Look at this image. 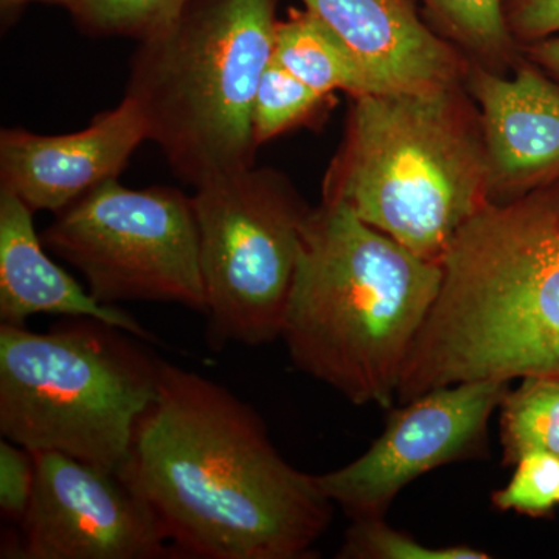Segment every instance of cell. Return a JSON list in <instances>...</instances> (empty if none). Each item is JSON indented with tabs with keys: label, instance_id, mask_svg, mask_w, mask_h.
Wrapping results in <instances>:
<instances>
[{
	"label": "cell",
	"instance_id": "5b68a950",
	"mask_svg": "<svg viewBox=\"0 0 559 559\" xmlns=\"http://www.w3.org/2000/svg\"><path fill=\"white\" fill-rule=\"evenodd\" d=\"M275 31L274 0H191L135 50L127 97L190 186L253 167V103Z\"/></svg>",
	"mask_w": 559,
	"mask_h": 559
},
{
	"label": "cell",
	"instance_id": "2e32d148",
	"mask_svg": "<svg viewBox=\"0 0 559 559\" xmlns=\"http://www.w3.org/2000/svg\"><path fill=\"white\" fill-rule=\"evenodd\" d=\"M500 407L506 465H516L532 452L559 457V377L524 378Z\"/></svg>",
	"mask_w": 559,
	"mask_h": 559
},
{
	"label": "cell",
	"instance_id": "e0dca14e",
	"mask_svg": "<svg viewBox=\"0 0 559 559\" xmlns=\"http://www.w3.org/2000/svg\"><path fill=\"white\" fill-rule=\"evenodd\" d=\"M191 0H79L72 13L94 35L140 40L167 31Z\"/></svg>",
	"mask_w": 559,
	"mask_h": 559
},
{
	"label": "cell",
	"instance_id": "8992f818",
	"mask_svg": "<svg viewBox=\"0 0 559 559\" xmlns=\"http://www.w3.org/2000/svg\"><path fill=\"white\" fill-rule=\"evenodd\" d=\"M162 360L117 326L79 318L47 333L0 325V432L109 473L130 459L159 395Z\"/></svg>",
	"mask_w": 559,
	"mask_h": 559
},
{
	"label": "cell",
	"instance_id": "3957f363",
	"mask_svg": "<svg viewBox=\"0 0 559 559\" xmlns=\"http://www.w3.org/2000/svg\"><path fill=\"white\" fill-rule=\"evenodd\" d=\"M443 267L325 201L301 231L282 337L297 369L356 406L390 409Z\"/></svg>",
	"mask_w": 559,
	"mask_h": 559
},
{
	"label": "cell",
	"instance_id": "30bf717a",
	"mask_svg": "<svg viewBox=\"0 0 559 559\" xmlns=\"http://www.w3.org/2000/svg\"><path fill=\"white\" fill-rule=\"evenodd\" d=\"M25 559H157L178 554L159 520L119 474L57 451H35Z\"/></svg>",
	"mask_w": 559,
	"mask_h": 559
},
{
	"label": "cell",
	"instance_id": "d6986e66",
	"mask_svg": "<svg viewBox=\"0 0 559 559\" xmlns=\"http://www.w3.org/2000/svg\"><path fill=\"white\" fill-rule=\"evenodd\" d=\"M341 559H488L473 547H429L389 527L384 518L353 521L337 551Z\"/></svg>",
	"mask_w": 559,
	"mask_h": 559
},
{
	"label": "cell",
	"instance_id": "9a60e30c",
	"mask_svg": "<svg viewBox=\"0 0 559 559\" xmlns=\"http://www.w3.org/2000/svg\"><path fill=\"white\" fill-rule=\"evenodd\" d=\"M274 60L323 97L334 91L378 94L347 47L310 11L277 22Z\"/></svg>",
	"mask_w": 559,
	"mask_h": 559
},
{
	"label": "cell",
	"instance_id": "d4e9b609",
	"mask_svg": "<svg viewBox=\"0 0 559 559\" xmlns=\"http://www.w3.org/2000/svg\"><path fill=\"white\" fill-rule=\"evenodd\" d=\"M32 2L51 3V5H62L73 10V7L76 5L79 0H0V3H2L5 10L20 9V7L27 5V3Z\"/></svg>",
	"mask_w": 559,
	"mask_h": 559
},
{
	"label": "cell",
	"instance_id": "6da1fadb",
	"mask_svg": "<svg viewBox=\"0 0 559 559\" xmlns=\"http://www.w3.org/2000/svg\"><path fill=\"white\" fill-rule=\"evenodd\" d=\"M117 474L180 557L307 559L333 520L316 476L280 455L252 407L173 364Z\"/></svg>",
	"mask_w": 559,
	"mask_h": 559
},
{
	"label": "cell",
	"instance_id": "5bb4252c",
	"mask_svg": "<svg viewBox=\"0 0 559 559\" xmlns=\"http://www.w3.org/2000/svg\"><path fill=\"white\" fill-rule=\"evenodd\" d=\"M36 314L100 320L139 340H156L130 312L102 304L58 266L36 234L33 210L0 190V322L24 326Z\"/></svg>",
	"mask_w": 559,
	"mask_h": 559
},
{
	"label": "cell",
	"instance_id": "ffe728a7",
	"mask_svg": "<svg viewBox=\"0 0 559 559\" xmlns=\"http://www.w3.org/2000/svg\"><path fill=\"white\" fill-rule=\"evenodd\" d=\"M471 49L489 57L509 53L511 32L502 0H428Z\"/></svg>",
	"mask_w": 559,
	"mask_h": 559
},
{
	"label": "cell",
	"instance_id": "44dd1931",
	"mask_svg": "<svg viewBox=\"0 0 559 559\" xmlns=\"http://www.w3.org/2000/svg\"><path fill=\"white\" fill-rule=\"evenodd\" d=\"M500 510H513L527 516H547L559 503V457L532 452L516 463L506 488L492 495Z\"/></svg>",
	"mask_w": 559,
	"mask_h": 559
},
{
	"label": "cell",
	"instance_id": "4fadbf2b",
	"mask_svg": "<svg viewBox=\"0 0 559 559\" xmlns=\"http://www.w3.org/2000/svg\"><path fill=\"white\" fill-rule=\"evenodd\" d=\"M347 47L378 94L452 86L459 61L406 0H304Z\"/></svg>",
	"mask_w": 559,
	"mask_h": 559
},
{
	"label": "cell",
	"instance_id": "52a82bcc",
	"mask_svg": "<svg viewBox=\"0 0 559 559\" xmlns=\"http://www.w3.org/2000/svg\"><path fill=\"white\" fill-rule=\"evenodd\" d=\"M191 205L210 344L257 347L282 337L311 210L278 175L255 167L205 180L194 187Z\"/></svg>",
	"mask_w": 559,
	"mask_h": 559
},
{
	"label": "cell",
	"instance_id": "603a6c76",
	"mask_svg": "<svg viewBox=\"0 0 559 559\" xmlns=\"http://www.w3.org/2000/svg\"><path fill=\"white\" fill-rule=\"evenodd\" d=\"M510 32L518 38L536 40L559 33V0H509Z\"/></svg>",
	"mask_w": 559,
	"mask_h": 559
},
{
	"label": "cell",
	"instance_id": "7402d4cb",
	"mask_svg": "<svg viewBox=\"0 0 559 559\" xmlns=\"http://www.w3.org/2000/svg\"><path fill=\"white\" fill-rule=\"evenodd\" d=\"M33 452L13 441L0 443V510L3 518L21 522L27 513L35 488Z\"/></svg>",
	"mask_w": 559,
	"mask_h": 559
},
{
	"label": "cell",
	"instance_id": "cb8c5ba5",
	"mask_svg": "<svg viewBox=\"0 0 559 559\" xmlns=\"http://www.w3.org/2000/svg\"><path fill=\"white\" fill-rule=\"evenodd\" d=\"M530 57L550 79L559 84V38H547L530 44Z\"/></svg>",
	"mask_w": 559,
	"mask_h": 559
},
{
	"label": "cell",
	"instance_id": "9c48e42d",
	"mask_svg": "<svg viewBox=\"0 0 559 559\" xmlns=\"http://www.w3.org/2000/svg\"><path fill=\"white\" fill-rule=\"evenodd\" d=\"M507 381H468L423 393L392 411L384 432L347 466L316 476L331 502L356 520L384 518L401 489L423 474L487 448L488 421Z\"/></svg>",
	"mask_w": 559,
	"mask_h": 559
},
{
	"label": "cell",
	"instance_id": "ac0fdd59",
	"mask_svg": "<svg viewBox=\"0 0 559 559\" xmlns=\"http://www.w3.org/2000/svg\"><path fill=\"white\" fill-rule=\"evenodd\" d=\"M323 98L272 57L253 103L252 128L257 145L270 142L307 119Z\"/></svg>",
	"mask_w": 559,
	"mask_h": 559
},
{
	"label": "cell",
	"instance_id": "8fae6325",
	"mask_svg": "<svg viewBox=\"0 0 559 559\" xmlns=\"http://www.w3.org/2000/svg\"><path fill=\"white\" fill-rule=\"evenodd\" d=\"M150 140L138 103L124 95L84 130L40 135L10 128L0 132V190L33 212L60 213L84 194L119 178L140 143Z\"/></svg>",
	"mask_w": 559,
	"mask_h": 559
},
{
	"label": "cell",
	"instance_id": "ba28073f",
	"mask_svg": "<svg viewBox=\"0 0 559 559\" xmlns=\"http://www.w3.org/2000/svg\"><path fill=\"white\" fill-rule=\"evenodd\" d=\"M105 305L157 301L207 311L191 197L173 187L134 190L110 179L40 235Z\"/></svg>",
	"mask_w": 559,
	"mask_h": 559
},
{
	"label": "cell",
	"instance_id": "7c38bea8",
	"mask_svg": "<svg viewBox=\"0 0 559 559\" xmlns=\"http://www.w3.org/2000/svg\"><path fill=\"white\" fill-rule=\"evenodd\" d=\"M489 197L520 198L559 178V84L538 68L511 79L479 72Z\"/></svg>",
	"mask_w": 559,
	"mask_h": 559
},
{
	"label": "cell",
	"instance_id": "7a4b0ae2",
	"mask_svg": "<svg viewBox=\"0 0 559 559\" xmlns=\"http://www.w3.org/2000/svg\"><path fill=\"white\" fill-rule=\"evenodd\" d=\"M441 267L439 297L401 373V403L460 382L559 377V178L484 205Z\"/></svg>",
	"mask_w": 559,
	"mask_h": 559
},
{
	"label": "cell",
	"instance_id": "277c9868",
	"mask_svg": "<svg viewBox=\"0 0 559 559\" xmlns=\"http://www.w3.org/2000/svg\"><path fill=\"white\" fill-rule=\"evenodd\" d=\"M452 86L355 97L325 201L426 260L443 259L489 202L484 140L471 131Z\"/></svg>",
	"mask_w": 559,
	"mask_h": 559
}]
</instances>
